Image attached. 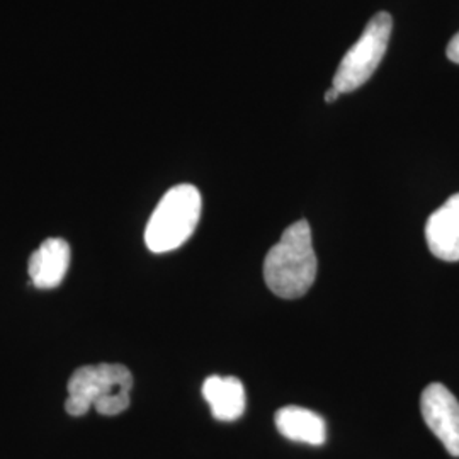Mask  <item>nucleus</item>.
I'll list each match as a JSON object with an SVG mask.
<instances>
[{
    "mask_svg": "<svg viewBox=\"0 0 459 459\" xmlns=\"http://www.w3.org/2000/svg\"><path fill=\"white\" fill-rule=\"evenodd\" d=\"M316 254L312 229L299 220L282 231L276 246L265 255L264 281L267 288L284 299H296L308 293L316 279Z\"/></svg>",
    "mask_w": 459,
    "mask_h": 459,
    "instance_id": "nucleus-1",
    "label": "nucleus"
},
{
    "mask_svg": "<svg viewBox=\"0 0 459 459\" xmlns=\"http://www.w3.org/2000/svg\"><path fill=\"white\" fill-rule=\"evenodd\" d=\"M132 388V373L123 364L82 366L68 381L65 411L82 417L94 407L100 415H119L130 407Z\"/></svg>",
    "mask_w": 459,
    "mask_h": 459,
    "instance_id": "nucleus-2",
    "label": "nucleus"
},
{
    "mask_svg": "<svg viewBox=\"0 0 459 459\" xmlns=\"http://www.w3.org/2000/svg\"><path fill=\"white\" fill-rule=\"evenodd\" d=\"M203 201L197 187L179 184L165 193L148 220L145 244L155 254L179 248L195 233Z\"/></svg>",
    "mask_w": 459,
    "mask_h": 459,
    "instance_id": "nucleus-3",
    "label": "nucleus"
},
{
    "mask_svg": "<svg viewBox=\"0 0 459 459\" xmlns=\"http://www.w3.org/2000/svg\"><path fill=\"white\" fill-rule=\"evenodd\" d=\"M392 30L394 19L388 13H377L368 22L359 39L345 53L333 75L332 85L341 94L352 92L371 79L381 60L385 58Z\"/></svg>",
    "mask_w": 459,
    "mask_h": 459,
    "instance_id": "nucleus-4",
    "label": "nucleus"
},
{
    "mask_svg": "<svg viewBox=\"0 0 459 459\" xmlns=\"http://www.w3.org/2000/svg\"><path fill=\"white\" fill-rule=\"evenodd\" d=\"M420 411L427 427L446 451L459 458V402L443 383H430L420 396Z\"/></svg>",
    "mask_w": 459,
    "mask_h": 459,
    "instance_id": "nucleus-5",
    "label": "nucleus"
},
{
    "mask_svg": "<svg viewBox=\"0 0 459 459\" xmlns=\"http://www.w3.org/2000/svg\"><path fill=\"white\" fill-rule=\"evenodd\" d=\"M426 240L434 257L446 263L459 261V193L449 197L429 216Z\"/></svg>",
    "mask_w": 459,
    "mask_h": 459,
    "instance_id": "nucleus-6",
    "label": "nucleus"
},
{
    "mask_svg": "<svg viewBox=\"0 0 459 459\" xmlns=\"http://www.w3.org/2000/svg\"><path fill=\"white\" fill-rule=\"evenodd\" d=\"M70 265V246L64 238H48L30 259L31 284L39 290H53L62 284Z\"/></svg>",
    "mask_w": 459,
    "mask_h": 459,
    "instance_id": "nucleus-7",
    "label": "nucleus"
},
{
    "mask_svg": "<svg viewBox=\"0 0 459 459\" xmlns=\"http://www.w3.org/2000/svg\"><path fill=\"white\" fill-rule=\"evenodd\" d=\"M203 396L216 420L235 422L246 411V388L235 377H210L203 383Z\"/></svg>",
    "mask_w": 459,
    "mask_h": 459,
    "instance_id": "nucleus-8",
    "label": "nucleus"
},
{
    "mask_svg": "<svg viewBox=\"0 0 459 459\" xmlns=\"http://www.w3.org/2000/svg\"><path fill=\"white\" fill-rule=\"evenodd\" d=\"M274 422L279 434L295 443L322 446L327 441L325 420L315 411L303 407H282L279 409Z\"/></svg>",
    "mask_w": 459,
    "mask_h": 459,
    "instance_id": "nucleus-9",
    "label": "nucleus"
},
{
    "mask_svg": "<svg viewBox=\"0 0 459 459\" xmlns=\"http://www.w3.org/2000/svg\"><path fill=\"white\" fill-rule=\"evenodd\" d=\"M446 55H447V58H449L453 64H458L459 65V33L455 34V36L451 38V41H449V45H447V49H446Z\"/></svg>",
    "mask_w": 459,
    "mask_h": 459,
    "instance_id": "nucleus-10",
    "label": "nucleus"
},
{
    "mask_svg": "<svg viewBox=\"0 0 459 459\" xmlns=\"http://www.w3.org/2000/svg\"><path fill=\"white\" fill-rule=\"evenodd\" d=\"M339 96H341V92L332 85V87L328 89L327 92H325V102H328V104H330V102H335Z\"/></svg>",
    "mask_w": 459,
    "mask_h": 459,
    "instance_id": "nucleus-11",
    "label": "nucleus"
}]
</instances>
